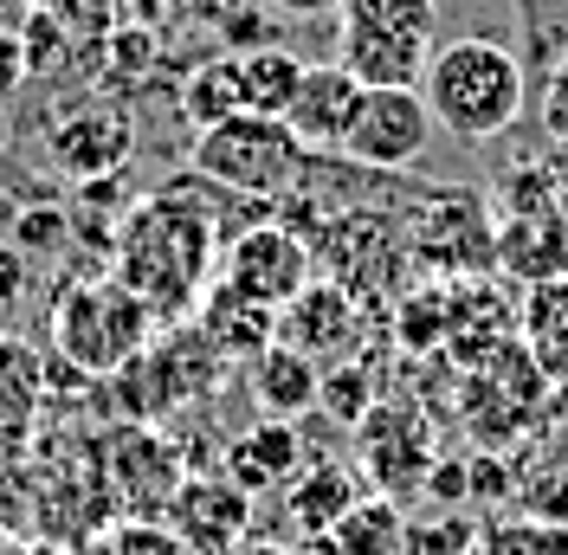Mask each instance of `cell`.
<instances>
[{
    "label": "cell",
    "instance_id": "cell-15",
    "mask_svg": "<svg viewBox=\"0 0 568 555\" xmlns=\"http://www.w3.org/2000/svg\"><path fill=\"white\" fill-rule=\"evenodd\" d=\"M355 104H362V84H355L336 59H323V65L304 59V78H297V98L284 110V123L297 130V142H304L311 155H336L343 137H349Z\"/></svg>",
    "mask_w": 568,
    "mask_h": 555
},
{
    "label": "cell",
    "instance_id": "cell-14",
    "mask_svg": "<svg viewBox=\"0 0 568 555\" xmlns=\"http://www.w3.org/2000/svg\"><path fill=\"white\" fill-rule=\"evenodd\" d=\"M304 465V433H297V420H272L258 414L252 426H240L226 446H220V478H233V485L246 491V497H265V491H284L291 485V472Z\"/></svg>",
    "mask_w": 568,
    "mask_h": 555
},
{
    "label": "cell",
    "instance_id": "cell-4",
    "mask_svg": "<svg viewBox=\"0 0 568 555\" xmlns=\"http://www.w3.org/2000/svg\"><path fill=\"white\" fill-rule=\"evenodd\" d=\"M187 169L226 188V194H246V201H284L304 169H311V149L297 142V130L284 117H258V110H233L207 130H194L187 149Z\"/></svg>",
    "mask_w": 568,
    "mask_h": 555
},
{
    "label": "cell",
    "instance_id": "cell-17",
    "mask_svg": "<svg viewBox=\"0 0 568 555\" xmlns=\"http://www.w3.org/2000/svg\"><path fill=\"white\" fill-rule=\"evenodd\" d=\"M194 323H201V336H207L233 369H246L265 343H278V311L258 304V297H246V291H233L226 278H213L207 291H201Z\"/></svg>",
    "mask_w": 568,
    "mask_h": 555
},
{
    "label": "cell",
    "instance_id": "cell-24",
    "mask_svg": "<svg viewBox=\"0 0 568 555\" xmlns=\"http://www.w3.org/2000/svg\"><path fill=\"white\" fill-rule=\"evenodd\" d=\"M39 387H45V369H39V355H33L27 343H13V336H0V433L33 420Z\"/></svg>",
    "mask_w": 568,
    "mask_h": 555
},
{
    "label": "cell",
    "instance_id": "cell-16",
    "mask_svg": "<svg viewBox=\"0 0 568 555\" xmlns=\"http://www.w3.org/2000/svg\"><path fill=\"white\" fill-rule=\"evenodd\" d=\"M407 252H414L420 265H439V272H471V265L497 259V226L485 220V208H478L471 194H453V208L446 213L420 208Z\"/></svg>",
    "mask_w": 568,
    "mask_h": 555
},
{
    "label": "cell",
    "instance_id": "cell-6",
    "mask_svg": "<svg viewBox=\"0 0 568 555\" xmlns=\"http://www.w3.org/2000/svg\"><path fill=\"white\" fill-rule=\"evenodd\" d=\"M226 369H233V362L201 336V323L181 316L169 330H155L149 349H142L130 369H116L110 382H116L123 407L136 420H169V414H187V407L213 401V394L226 387Z\"/></svg>",
    "mask_w": 568,
    "mask_h": 555
},
{
    "label": "cell",
    "instance_id": "cell-31",
    "mask_svg": "<svg viewBox=\"0 0 568 555\" xmlns=\"http://www.w3.org/2000/svg\"><path fill=\"white\" fill-rule=\"evenodd\" d=\"M233 555H297V549H284V543H240Z\"/></svg>",
    "mask_w": 568,
    "mask_h": 555
},
{
    "label": "cell",
    "instance_id": "cell-10",
    "mask_svg": "<svg viewBox=\"0 0 568 555\" xmlns=\"http://www.w3.org/2000/svg\"><path fill=\"white\" fill-rule=\"evenodd\" d=\"M181 452L169 433L155 426H123L104 440V485H110V504L123 517H162L169 497L181 491Z\"/></svg>",
    "mask_w": 568,
    "mask_h": 555
},
{
    "label": "cell",
    "instance_id": "cell-23",
    "mask_svg": "<svg viewBox=\"0 0 568 555\" xmlns=\"http://www.w3.org/2000/svg\"><path fill=\"white\" fill-rule=\"evenodd\" d=\"M471 555H568V523L549 517H497L478 523Z\"/></svg>",
    "mask_w": 568,
    "mask_h": 555
},
{
    "label": "cell",
    "instance_id": "cell-5",
    "mask_svg": "<svg viewBox=\"0 0 568 555\" xmlns=\"http://www.w3.org/2000/svg\"><path fill=\"white\" fill-rule=\"evenodd\" d=\"M439 0H343L336 7V65L355 84H420L439 46Z\"/></svg>",
    "mask_w": 568,
    "mask_h": 555
},
{
    "label": "cell",
    "instance_id": "cell-9",
    "mask_svg": "<svg viewBox=\"0 0 568 555\" xmlns=\"http://www.w3.org/2000/svg\"><path fill=\"white\" fill-rule=\"evenodd\" d=\"M278 343H291L297 355H311L317 369L362 362L368 316H362V304H355V291H343L336 278H311V284L278 311Z\"/></svg>",
    "mask_w": 568,
    "mask_h": 555
},
{
    "label": "cell",
    "instance_id": "cell-12",
    "mask_svg": "<svg viewBox=\"0 0 568 555\" xmlns=\"http://www.w3.org/2000/svg\"><path fill=\"white\" fill-rule=\"evenodd\" d=\"M162 523L181 536L187 555H233L252 536V497L220 472H187Z\"/></svg>",
    "mask_w": 568,
    "mask_h": 555
},
{
    "label": "cell",
    "instance_id": "cell-13",
    "mask_svg": "<svg viewBox=\"0 0 568 555\" xmlns=\"http://www.w3.org/2000/svg\"><path fill=\"white\" fill-rule=\"evenodd\" d=\"M362 433V472L375 478V491L382 497H407V491L426 485V465H433V433H426V420L414 414V407H400V401H375L368 407V420L355 426Z\"/></svg>",
    "mask_w": 568,
    "mask_h": 555
},
{
    "label": "cell",
    "instance_id": "cell-3",
    "mask_svg": "<svg viewBox=\"0 0 568 555\" xmlns=\"http://www.w3.org/2000/svg\"><path fill=\"white\" fill-rule=\"evenodd\" d=\"M162 323L149 316L130 284L116 278H71L65 291L52 297V349H59V369L84 375V382H110L116 369H130L149 336Z\"/></svg>",
    "mask_w": 568,
    "mask_h": 555
},
{
    "label": "cell",
    "instance_id": "cell-25",
    "mask_svg": "<svg viewBox=\"0 0 568 555\" xmlns=\"http://www.w3.org/2000/svg\"><path fill=\"white\" fill-rule=\"evenodd\" d=\"M317 407L336 420V426H362L368 407H375V375H368V362H336V369H323Z\"/></svg>",
    "mask_w": 568,
    "mask_h": 555
},
{
    "label": "cell",
    "instance_id": "cell-26",
    "mask_svg": "<svg viewBox=\"0 0 568 555\" xmlns=\"http://www.w3.org/2000/svg\"><path fill=\"white\" fill-rule=\"evenodd\" d=\"M478 523L465 511H439L433 523H407V555H471Z\"/></svg>",
    "mask_w": 568,
    "mask_h": 555
},
{
    "label": "cell",
    "instance_id": "cell-20",
    "mask_svg": "<svg viewBox=\"0 0 568 555\" xmlns=\"http://www.w3.org/2000/svg\"><path fill=\"white\" fill-rule=\"evenodd\" d=\"M297 78L304 59L291 46H246V52H226V84H233V104L258 110V117H284L297 98Z\"/></svg>",
    "mask_w": 568,
    "mask_h": 555
},
{
    "label": "cell",
    "instance_id": "cell-7",
    "mask_svg": "<svg viewBox=\"0 0 568 555\" xmlns=\"http://www.w3.org/2000/svg\"><path fill=\"white\" fill-rule=\"evenodd\" d=\"M439 137V123H433V110H426L420 84H362V104L349 117V137H343V162L368 174H407L426 162V149Z\"/></svg>",
    "mask_w": 568,
    "mask_h": 555
},
{
    "label": "cell",
    "instance_id": "cell-8",
    "mask_svg": "<svg viewBox=\"0 0 568 555\" xmlns=\"http://www.w3.org/2000/svg\"><path fill=\"white\" fill-rule=\"evenodd\" d=\"M233 291H246V297H258V304H272V311H284L311 278H317V252H311V240L304 233H291V226H246L240 240L220 252V272Z\"/></svg>",
    "mask_w": 568,
    "mask_h": 555
},
{
    "label": "cell",
    "instance_id": "cell-2",
    "mask_svg": "<svg viewBox=\"0 0 568 555\" xmlns=\"http://www.w3.org/2000/svg\"><path fill=\"white\" fill-rule=\"evenodd\" d=\"M420 98L433 110V123L453 142H491L504 137L510 123H524L530 110V78H524V59L497 39H446L433 46L420 78Z\"/></svg>",
    "mask_w": 568,
    "mask_h": 555
},
{
    "label": "cell",
    "instance_id": "cell-19",
    "mask_svg": "<svg viewBox=\"0 0 568 555\" xmlns=\"http://www.w3.org/2000/svg\"><path fill=\"white\" fill-rule=\"evenodd\" d=\"M246 387H252V401H258V414L311 420L323 401V369L311 355H297L291 343H265L246 362Z\"/></svg>",
    "mask_w": 568,
    "mask_h": 555
},
{
    "label": "cell",
    "instance_id": "cell-21",
    "mask_svg": "<svg viewBox=\"0 0 568 555\" xmlns=\"http://www.w3.org/2000/svg\"><path fill=\"white\" fill-rule=\"evenodd\" d=\"M524 349L542 369V382L568 387V278L530 284V304H524Z\"/></svg>",
    "mask_w": 568,
    "mask_h": 555
},
{
    "label": "cell",
    "instance_id": "cell-27",
    "mask_svg": "<svg viewBox=\"0 0 568 555\" xmlns=\"http://www.w3.org/2000/svg\"><path fill=\"white\" fill-rule=\"evenodd\" d=\"M181 110L194 117V130H207V123H220V117H233V84H226V59H213V65H201L194 78H187V91H181Z\"/></svg>",
    "mask_w": 568,
    "mask_h": 555
},
{
    "label": "cell",
    "instance_id": "cell-11",
    "mask_svg": "<svg viewBox=\"0 0 568 555\" xmlns=\"http://www.w3.org/2000/svg\"><path fill=\"white\" fill-rule=\"evenodd\" d=\"M130 110L110 104V98H78L65 104L52 123H45V155L59 174H78V181H98V174H116L130 162Z\"/></svg>",
    "mask_w": 568,
    "mask_h": 555
},
{
    "label": "cell",
    "instance_id": "cell-30",
    "mask_svg": "<svg viewBox=\"0 0 568 555\" xmlns=\"http://www.w3.org/2000/svg\"><path fill=\"white\" fill-rule=\"evenodd\" d=\"M272 13H284V20H336V7L343 0H265Z\"/></svg>",
    "mask_w": 568,
    "mask_h": 555
},
{
    "label": "cell",
    "instance_id": "cell-22",
    "mask_svg": "<svg viewBox=\"0 0 568 555\" xmlns=\"http://www.w3.org/2000/svg\"><path fill=\"white\" fill-rule=\"evenodd\" d=\"M323 549L329 555H407V517H400V504L394 497H355V511L329 536H323Z\"/></svg>",
    "mask_w": 568,
    "mask_h": 555
},
{
    "label": "cell",
    "instance_id": "cell-18",
    "mask_svg": "<svg viewBox=\"0 0 568 555\" xmlns=\"http://www.w3.org/2000/svg\"><path fill=\"white\" fill-rule=\"evenodd\" d=\"M278 497H284V517L297 523L304 536H329V529L355 511L362 478H355L349 458H311V452H304V465L291 472V485H284Z\"/></svg>",
    "mask_w": 568,
    "mask_h": 555
},
{
    "label": "cell",
    "instance_id": "cell-29",
    "mask_svg": "<svg viewBox=\"0 0 568 555\" xmlns=\"http://www.w3.org/2000/svg\"><path fill=\"white\" fill-rule=\"evenodd\" d=\"M20 78H27V52H20V33H13V27H0V98H7Z\"/></svg>",
    "mask_w": 568,
    "mask_h": 555
},
{
    "label": "cell",
    "instance_id": "cell-1",
    "mask_svg": "<svg viewBox=\"0 0 568 555\" xmlns=\"http://www.w3.org/2000/svg\"><path fill=\"white\" fill-rule=\"evenodd\" d=\"M213 272H220V226H213L207 201H201V174L169 181V188H155V194H142V201L116 213L110 278L130 284L155 323L194 316Z\"/></svg>",
    "mask_w": 568,
    "mask_h": 555
},
{
    "label": "cell",
    "instance_id": "cell-28",
    "mask_svg": "<svg viewBox=\"0 0 568 555\" xmlns=\"http://www.w3.org/2000/svg\"><path fill=\"white\" fill-rule=\"evenodd\" d=\"M98 549H104V555H187V549H181V536H175L162 517H130V523H116Z\"/></svg>",
    "mask_w": 568,
    "mask_h": 555
}]
</instances>
